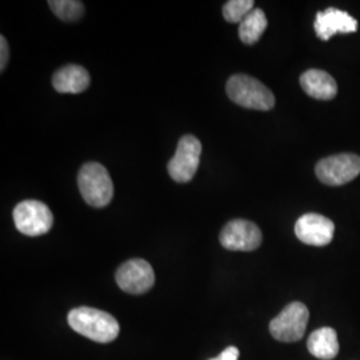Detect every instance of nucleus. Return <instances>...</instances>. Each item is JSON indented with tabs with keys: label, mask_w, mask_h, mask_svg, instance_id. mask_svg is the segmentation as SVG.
I'll use <instances>...</instances> for the list:
<instances>
[{
	"label": "nucleus",
	"mask_w": 360,
	"mask_h": 360,
	"mask_svg": "<svg viewBox=\"0 0 360 360\" xmlns=\"http://www.w3.org/2000/svg\"><path fill=\"white\" fill-rule=\"evenodd\" d=\"M307 348L318 359L333 360L339 354V342L334 328L323 327L309 335Z\"/></svg>",
	"instance_id": "4468645a"
},
{
	"label": "nucleus",
	"mask_w": 360,
	"mask_h": 360,
	"mask_svg": "<svg viewBox=\"0 0 360 360\" xmlns=\"http://www.w3.org/2000/svg\"><path fill=\"white\" fill-rule=\"evenodd\" d=\"M315 174L323 184L339 187L359 176L360 158L355 154H339L324 158L315 166Z\"/></svg>",
	"instance_id": "39448f33"
},
{
	"label": "nucleus",
	"mask_w": 360,
	"mask_h": 360,
	"mask_svg": "<svg viewBox=\"0 0 360 360\" xmlns=\"http://www.w3.org/2000/svg\"><path fill=\"white\" fill-rule=\"evenodd\" d=\"M202 143L193 135H184L180 138L176 153L168 162V174L178 183H187L193 180L200 162Z\"/></svg>",
	"instance_id": "0eeeda50"
},
{
	"label": "nucleus",
	"mask_w": 360,
	"mask_h": 360,
	"mask_svg": "<svg viewBox=\"0 0 360 360\" xmlns=\"http://www.w3.org/2000/svg\"><path fill=\"white\" fill-rule=\"evenodd\" d=\"M226 92L233 103L257 111H269L275 105V96L257 79L238 74L229 79Z\"/></svg>",
	"instance_id": "f03ea898"
},
{
	"label": "nucleus",
	"mask_w": 360,
	"mask_h": 360,
	"mask_svg": "<svg viewBox=\"0 0 360 360\" xmlns=\"http://www.w3.org/2000/svg\"><path fill=\"white\" fill-rule=\"evenodd\" d=\"M334 232L333 220L314 212L300 217L295 224V235L304 245L316 247L330 245Z\"/></svg>",
	"instance_id": "9d476101"
},
{
	"label": "nucleus",
	"mask_w": 360,
	"mask_h": 360,
	"mask_svg": "<svg viewBox=\"0 0 360 360\" xmlns=\"http://www.w3.org/2000/svg\"><path fill=\"white\" fill-rule=\"evenodd\" d=\"M267 18L262 8H254L239 25V38L245 44H255L267 28Z\"/></svg>",
	"instance_id": "2eb2a0df"
},
{
	"label": "nucleus",
	"mask_w": 360,
	"mask_h": 360,
	"mask_svg": "<svg viewBox=\"0 0 360 360\" xmlns=\"http://www.w3.org/2000/svg\"><path fill=\"white\" fill-rule=\"evenodd\" d=\"M300 86L307 95L318 101H331L338 94L334 77L322 70H309L302 74Z\"/></svg>",
	"instance_id": "ddd939ff"
},
{
	"label": "nucleus",
	"mask_w": 360,
	"mask_h": 360,
	"mask_svg": "<svg viewBox=\"0 0 360 360\" xmlns=\"http://www.w3.org/2000/svg\"><path fill=\"white\" fill-rule=\"evenodd\" d=\"M52 86L60 94H80L89 89L90 74L82 65H65L53 74Z\"/></svg>",
	"instance_id": "f8f14e48"
},
{
	"label": "nucleus",
	"mask_w": 360,
	"mask_h": 360,
	"mask_svg": "<svg viewBox=\"0 0 360 360\" xmlns=\"http://www.w3.org/2000/svg\"><path fill=\"white\" fill-rule=\"evenodd\" d=\"M49 6L60 20L75 22L84 13V6L77 0H50Z\"/></svg>",
	"instance_id": "dca6fc26"
},
{
	"label": "nucleus",
	"mask_w": 360,
	"mask_h": 360,
	"mask_svg": "<svg viewBox=\"0 0 360 360\" xmlns=\"http://www.w3.org/2000/svg\"><path fill=\"white\" fill-rule=\"evenodd\" d=\"M252 0H230L223 6V16L230 23H239L251 13L254 7Z\"/></svg>",
	"instance_id": "f3484780"
},
{
	"label": "nucleus",
	"mask_w": 360,
	"mask_h": 360,
	"mask_svg": "<svg viewBox=\"0 0 360 360\" xmlns=\"http://www.w3.org/2000/svg\"><path fill=\"white\" fill-rule=\"evenodd\" d=\"M239 359V349L236 347H227L219 356L208 360H238Z\"/></svg>",
	"instance_id": "6ab92c4d"
},
{
	"label": "nucleus",
	"mask_w": 360,
	"mask_h": 360,
	"mask_svg": "<svg viewBox=\"0 0 360 360\" xmlns=\"http://www.w3.org/2000/svg\"><path fill=\"white\" fill-rule=\"evenodd\" d=\"M0 52H1V55H0V70L4 71L6 65L8 63L10 52H8V43H7V40H6L3 35L0 37Z\"/></svg>",
	"instance_id": "a211bd4d"
},
{
	"label": "nucleus",
	"mask_w": 360,
	"mask_h": 360,
	"mask_svg": "<svg viewBox=\"0 0 360 360\" xmlns=\"http://www.w3.org/2000/svg\"><path fill=\"white\" fill-rule=\"evenodd\" d=\"M315 32L322 40H330L335 34H351L358 30V22L349 13L330 7L316 13Z\"/></svg>",
	"instance_id": "9b49d317"
},
{
	"label": "nucleus",
	"mask_w": 360,
	"mask_h": 360,
	"mask_svg": "<svg viewBox=\"0 0 360 360\" xmlns=\"http://www.w3.org/2000/svg\"><path fill=\"white\" fill-rule=\"evenodd\" d=\"M77 186L87 205L102 208L112 200L114 184L107 168L91 162L80 168L77 174Z\"/></svg>",
	"instance_id": "7ed1b4c3"
},
{
	"label": "nucleus",
	"mask_w": 360,
	"mask_h": 360,
	"mask_svg": "<svg viewBox=\"0 0 360 360\" xmlns=\"http://www.w3.org/2000/svg\"><path fill=\"white\" fill-rule=\"evenodd\" d=\"M263 235L255 223L235 219L220 232V243L230 251H254L262 245Z\"/></svg>",
	"instance_id": "6e6552de"
},
{
	"label": "nucleus",
	"mask_w": 360,
	"mask_h": 360,
	"mask_svg": "<svg viewBox=\"0 0 360 360\" xmlns=\"http://www.w3.org/2000/svg\"><path fill=\"white\" fill-rule=\"evenodd\" d=\"M115 279L124 292L141 295L154 285L155 272L148 262L143 259H131L117 269Z\"/></svg>",
	"instance_id": "1a4fd4ad"
},
{
	"label": "nucleus",
	"mask_w": 360,
	"mask_h": 360,
	"mask_svg": "<svg viewBox=\"0 0 360 360\" xmlns=\"http://www.w3.org/2000/svg\"><path fill=\"white\" fill-rule=\"evenodd\" d=\"M13 221L27 236H40L51 230L53 215L43 202L23 200L13 208Z\"/></svg>",
	"instance_id": "423d86ee"
},
{
	"label": "nucleus",
	"mask_w": 360,
	"mask_h": 360,
	"mask_svg": "<svg viewBox=\"0 0 360 360\" xmlns=\"http://www.w3.org/2000/svg\"><path fill=\"white\" fill-rule=\"evenodd\" d=\"M309 318V309L303 303H290L276 318L271 321V335L279 342H297L304 336Z\"/></svg>",
	"instance_id": "20e7f679"
},
{
	"label": "nucleus",
	"mask_w": 360,
	"mask_h": 360,
	"mask_svg": "<svg viewBox=\"0 0 360 360\" xmlns=\"http://www.w3.org/2000/svg\"><path fill=\"white\" fill-rule=\"evenodd\" d=\"M68 324L77 331L98 343H110L119 335V323L102 309L79 307L70 311Z\"/></svg>",
	"instance_id": "f257e3e1"
}]
</instances>
